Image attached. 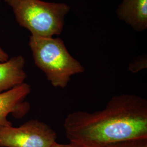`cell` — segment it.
Returning a JSON list of instances; mask_svg holds the SVG:
<instances>
[{"label": "cell", "instance_id": "obj_1", "mask_svg": "<svg viewBox=\"0 0 147 147\" xmlns=\"http://www.w3.org/2000/svg\"><path fill=\"white\" fill-rule=\"evenodd\" d=\"M63 127L76 147H106L147 138V100L135 95H116L102 110L69 114Z\"/></svg>", "mask_w": 147, "mask_h": 147}, {"label": "cell", "instance_id": "obj_2", "mask_svg": "<svg viewBox=\"0 0 147 147\" xmlns=\"http://www.w3.org/2000/svg\"><path fill=\"white\" fill-rule=\"evenodd\" d=\"M28 44L35 64L55 87L65 88L72 76L84 71L60 38L31 36Z\"/></svg>", "mask_w": 147, "mask_h": 147}, {"label": "cell", "instance_id": "obj_3", "mask_svg": "<svg viewBox=\"0 0 147 147\" xmlns=\"http://www.w3.org/2000/svg\"><path fill=\"white\" fill-rule=\"evenodd\" d=\"M12 8L20 26L27 28L31 36L53 37L63 30L64 17L70 10L65 3L40 0H4Z\"/></svg>", "mask_w": 147, "mask_h": 147}, {"label": "cell", "instance_id": "obj_4", "mask_svg": "<svg viewBox=\"0 0 147 147\" xmlns=\"http://www.w3.org/2000/svg\"><path fill=\"white\" fill-rule=\"evenodd\" d=\"M56 139V132L38 120L16 127L0 126V147H51Z\"/></svg>", "mask_w": 147, "mask_h": 147}, {"label": "cell", "instance_id": "obj_5", "mask_svg": "<svg viewBox=\"0 0 147 147\" xmlns=\"http://www.w3.org/2000/svg\"><path fill=\"white\" fill-rule=\"evenodd\" d=\"M30 92V86L24 82L0 93V126H11V121L7 119L10 113L14 114L18 118L26 114L30 106L24 100Z\"/></svg>", "mask_w": 147, "mask_h": 147}, {"label": "cell", "instance_id": "obj_6", "mask_svg": "<svg viewBox=\"0 0 147 147\" xmlns=\"http://www.w3.org/2000/svg\"><path fill=\"white\" fill-rule=\"evenodd\" d=\"M25 61L21 56L13 57L0 63V93L24 83L27 74L24 71Z\"/></svg>", "mask_w": 147, "mask_h": 147}, {"label": "cell", "instance_id": "obj_7", "mask_svg": "<svg viewBox=\"0 0 147 147\" xmlns=\"http://www.w3.org/2000/svg\"><path fill=\"white\" fill-rule=\"evenodd\" d=\"M117 14L121 20L136 31H142L147 27V0H123Z\"/></svg>", "mask_w": 147, "mask_h": 147}, {"label": "cell", "instance_id": "obj_8", "mask_svg": "<svg viewBox=\"0 0 147 147\" xmlns=\"http://www.w3.org/2000/svg\"><path fill=\"white\" fill-rule=\"evenodd\" d=\"M106 147H147V138L133 139L113 144Z\"/></svg>", "mask_w": 147, "mask_h": 147}, {"label": "cell", "instance_id": "obj_9", "mask_svg": "<svg viewBox=\"0 0 147 147\" xmlns=\"http://www.w3.org/2000/svg\"><path fill=\"white\" fill-rule=\"evenodd\" d=\"M147 68V61H145V59L143 58L140 59L137 61H135L134 62L131 63L129 70L131 71L132 73H136L138 71L141 70L143 69L146 68Z\"/></svg>", "mask_w": 147, "mask_h": 147}, {"label": "cell", "instance_id": "obj_10", "mask_svg": "<svg viewBox=\"0 0 147 147\" xmlns=\"http://www.w3.org/2000/svg\"><path fill=\"white\" fill-rule=\"evenodd\" d=\"M9 56L0 47V62H5L9 59Z\"/></svg>", "mask_w": 147, "mask_h": 147}, {"label": "cell", "instance_id": "obj_11", "mask_svg": "<svg viewBox=\"0 0 147 147\" xmlns=\"http://www.w3.org/2000/svg\"><path fill=\"white\" fill-rule=\"evenodd\" d=\"M51 147H76L71 143L69 144H59L56 142Z\"/></svg>", "mask_w": 147, "mask_h": 147}]
</instances>
